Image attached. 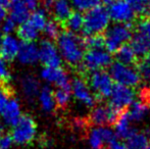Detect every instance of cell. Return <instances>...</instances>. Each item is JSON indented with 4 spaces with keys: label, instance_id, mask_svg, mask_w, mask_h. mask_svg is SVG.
<instances>
[{
    "label": "cell",
    "instance_id": "obj_51",
    "mask_svg": "<svg viewBox=\"0 0 150 149\" xmlns=\"http://www.w3.org/2000/svg\"><path fill=\"white\" fill-rule=\"evenodd\" d=\"M2 37H3V35H2V33L0 32V44H1V41H2Z\"/></svg>",
    "mask_w": 150,
    "mask_h": 149
},
{
    "label": "cell",
    "instance_id": "obj_25",
    "mask_svg": "<svg viewBox=\"0 0 150 149\" xmlns=\"http://www.w3.org/2000/svg\"><path fill=\"white\" fill-rule=\"evenodd\" d=\"M115 53L117 61L122 62V64L133 66L137 60V55L135 54L134 50L131 47L130 44H124L122 46H120Z\"/></svg>",
    "mask_w": 150,
    "mask_h": 149
},
{
    "label": "cell",
    "instance_id": "obj_44",
    "mask_svg": "<svg viewBox=\"0 0 150 149\" xmlns=\"http://www.w3.org/2000/svg\"><path fill=\"white\" fill-rule=\"evenodd\" d=\"M6 14H7V10H6V7L2 6L0 4V24L4 20V18H6Z\"/></svg>",
    "mask_w": 150,
    "mask_h": 149
},
{
    "label": "cell",
    "instance_id": "obj_46",
    "mask_svg": "<svg viewBox=\"0 0 150 149\" xmlns=\"http://www.w3.org/2000/svg\"><path fill=\"white\" fill-rule=\"evenodd\" d=\"M144 99H148V100H150V87L148 88V89H146L144 91ZM143 99V100H144Z\"/></svg>",
    "mask_w": 150,
    "mask_h": 149
},
{
    "label": "cell",
    "instance_id": "obj_15",
    "mask_svg": "<svg viewBox=\"0 0 150 149\" xmlns=\"http://www.w3.org/2000/svg\"><path fill=\"white\" fill-rule=\"evenodd\" d=\"M0 114L7 126H14L22 117V108L18 99L10 97L5 105L0 109Z\"/></svg>",
    "mask_w": 150,
    "mask_h": 149
},
{
    "label": "cell",
    "instance_id": "obj_33",
    "mask_svg": "<svg viewBox=\"0 0 150 149\" xmlns=\"http://www.w3.org/2000/svg\"><path fill=\"white\" fill-rule=\"evenodd\" d=\"M44 33L49 39H56L60 34V25L56 20H47L45 27L43 29Z\"/></svg>",
    "mask_w": 150,
    "mask_h": 149
},
{
    "label": "cell",
    "instance_id": "obj_48",
    "mask_svg": "<svg viewBox=\"0 0 150 149\" xmlns=\"http://www.w3.org/2000/svg\"><path fill=\"white\" fill-rule=\"evenodd\" d=\"M3 133H4V129H3V126L0 124V137H1L2 135H3Z\"/></svg>",
    "mask_w": 150,
    "mask_h": 149
},
{
    "label": "cell",
    "instance_id": "obj_43",
    "mask_svg": "<svg viewBox=\"0 0 150 149\" xmlns=\"http://www.w3.org/2000/svg\"><path fill=\"white\" fill-rule=\"evenodd\" d=\"M40 2L42 3V5H43L44 8H46V9H50V8H52V6H53L55 0H41Z\"/></svg>",
    "mask_w": 150,
    "mask_h": 149
},
{
    "label": "cell",
    "instance_id": "obj_37",
    "mask_svg": "<svg viewBox=\"0 0 150 149\" xmlns=\"http://www.w3.org/2000/svg\"><path fill=\"white\" fill-rule=\"evenodd\" d=\"M136 14H144L147 11V0H128Z\"/></svg>",
    "mask_w": 150,
    "mask_h": 149
},
{
    "label": "cell",
    "instance_id": "obj_8",
    "mask_svg": "<svg viewBox=\"0 0 150 149\" xmlns=\"http://www.w3.org/2000/svg\"><path fill=\"white\" fill-rule=\"evenodd\" d=\"M109 104L111 108L120 112L125 108L129 107L130 104L136 98V92L134 88L117 84L113 86L111 93L109 95Z\"/></svg>",
    "mask_w": 150,
    "mask_h": 149
},
{
    "label": "cell",
    "instance_id": "obj_13",
    "mask_svg": "<svg viewBox=\"0 0 150 149\" xmlns=\"http://www.w3.org/2000/svg\"><path fill=\"white\" fill-rule=\"evenodd\" d=\"M115 136L113 130L106 126H96L88 134V144L91 149H100Z\"/></svg>",
    "mask_w": 150,
    "mask_h": 149
},
{
    "label": "cell",
    "instance_id": "obj_27",
    "mask_svg": "<svg viewBox=\"0 0 150 149\" xmlns=\"http://www.w3.org/2000/svg\"><path fill=\"white\" fill-rule=\"evenodd\" d=\"M63 24L65 25L67 31L73 33H78L82 31L84 24V14L80 11H71V13L69 16V18L64 20Z\"/></svg>",
    "mask_w": 150,
    "mask_h": 149
},
{
    "label": "cell",
    "instance_id": "obj_40",
    "mask_svg": "<svg viewBox=\"0 0 150 149\" xmlns=\"http://www.w3.org/2000/svg\"><path fill=\"white\" fill-rule=\"evenodd\" d=\"M10 97H11V94H10L9 90L4 86H0V109L5 105V103Z\"/></svg>",
    "mask_w": 150,
    "mask_h": 149
},
{
    "label": "cell",
    "instance_id": "obj_18",
    "mask_svg": "<svg viewBox=\"0 0 150 149\" xmlns=\"http://www.w3.org/2000/svg\"><path fill=\"white\" fill-rule=\"evenodd\" d=\"M113 124H115L113 132L120 139H127L129 136H131L136 131V129L133 127V121L129 117L127 112H120Z\"/></svg>",
    "mask_w": 150,
    "mask_h": 149
},
{
    "label": "cell",
    "instance_id": "obj_22",
    "mask_svg": "<svg viewBox=\"0 0 150 149\" xmlns=\"http://www.w3.org/2000/svg\"><path fill=\"white\" fill-rule=\"evenodd\" d=\"M21 87H22L23 94L29 101H33L38 96L40 91V83L34 76L28 75L25 76L21 81Z\"/></svg>",
    "mask_w": 150,
    "mask_h": 149
},
{
    "label": "cell",
    "instance_id": "obj_50",
    "mask_svg": "<svg viewBox=\"0 0 150 149\" xmlns=\"http://www.w3.org/2000/svg\"><path fill=\"white\" fill-rule=\"evenodd\" d=\"M145 57H146V58H148V59H150V49H149V51L147 52V54H146V55H145Z\"/></svg>",
    "mask_w": 150,
    "mask_h": 149
},
{
    "label": "cell",
    "instance_id": "obj_14",
    "mask_svg": "<svg viewBox=\"0 0 150 149\" xmlns=\"http://www.w3.org/2000/svg\"><path fill=\"white\" fill-rule=\"evenodd\" d=\"M120 112L111 108L110 106H95L90 113V121L95 126H106L113 124Z\"/></svg>",
    "mask_w": 150,
    "mask_h": 149
},
{
    "label": "cell",
    "instance_id": "obj_39",
    "mask_svg": "<svg viewBox=\"0 0 150 149\" xmlns=\"http://www.w3.org/2000/svg\"><path fill=\"white\" fill-rule=\"evenodd\" d=\"M107 145H108V149H126L125 142L122 141V139H120L119 137H117V135L112 139L109 140Z\"/></svg>",
    "mask_w": 150,
    "mask_h": 149
},
{
    "label": "cell",
    "instance_id": "obj_20",
    "mask_svg": "<svg viewBox=\"0 0 150 149\" xmlns=\"http://www.w3.org/2000/svg\"><path fill=\"white\" fill-rule=\"evenodd\" d=\"M127 112L133 123H141L149 114V106L145 100H134Z\"/></svg>",
    "mask_w": 150,
    "mask_h": 149
},
{
    "label": "cell",
    "instance_id": "obj_16",
    "mask_svg": "<svg viewBox=\"0 0 150 149\" xmlns=\"http://www.w3.org/2000/svg\"><path fill=\"white\" fill-rule=\"evenodd\" d=\"M16 58L21 64L25 66H32L39 60V52L38 46L35 42H26L23 41L20 43V48Z\"/></svg>",
    "mask_w": 150,
    "mask_h": 149
},
{
    "label": "cell",
    "instance_id": "obj_42",
    "mask_svg": "<svg viewBox=\"0 0 150 149\" xmlns=\"http://www.w3.org/2000/svg\"><path fill=\"white\" fill-rule=\"evenodd\" d=\"M23 1L30 10H35L39 6L41 0H23Z\"/></svg>",
    "mask_w": 150,
    "mask_h": 149
},
{
    "label": "cell",
    "instance_id": "obj_53",
    "mask_svg": "<svg viewBox=\"0 0 150 149\" xmlns=\"http://www.w3.org/2000/svg\"><path fill=\"white\" fill-rule=\"evenodd\" d=\"M100 149H103V148H100Z\"/></svg>",
    "mask_w": 150,
    "mask_h": 149
},
{
    "label": "cell",
    "instance_id": "obj_17",
    "mask_svg": "<svg viewBox=\"0 0 150 149\" xmlns=\"http://www.w3.org/2000/svg\"><path fill=\"white\" fill-rule=\"evenodd\" d=\"M20 48V41L12 35H4L0 44V55L6 60L10 61L16 58Z\"/></svg>",
    "mask_w": 150,
    "mask_h": 149
},
{
    "label": "cell",
    "instance_id": "obj_34",
    "mask_svg": "<svg viewBox=\"0 0 150 149\" xmlns=\"http://www.w3.org/2000/svg\"><path fill=\"white\" fill-rule=\"evenodd\" d=\"M137 34H139L150 45V18H143L137 26Z\"/></svg>",
    "mask_w": 150,
    "mask_h": 149
},
{
    "label": "cell",
    "instance_id": "obj_32",
    "mask_svg": "<svg viewBox=\"0 0 150 149\" xmlns=\"http://www.w3.org/2000/svg\"><path fill=\"white\" fill-rule=\"evenodd\" d=\"M85 48L92 49V48H103L104 47V38L101 34L96 35H88L83 39Z\"/></svg>",
    "mask_w": 150,
    "mask_h": 149
},
{
    "label": "cell",
    "instance_id": "obj_5",
    "mask_svg": "<svg viewBox=\"0 0 150 149\" xmlns=\"http://www.w3.org/2000/svg\"><path fill=\"white\" fill-rule=\"evenodd\" d=\"M37 133V126L34 119L30 115H22L18 123L12 126L11 138L14 143L18 145H26L35 139Z\"/></svg>",
    "mask_w": 150,
    "mask_h": 149
},
{
    "label": "cell",
    "instance_id": "obj_12",
    "mask_svg": "<svg viewBox=\"0 0 150 149\" xmlns=\"http://www.w3.org/2000/svg\"><path fill=\"white\" fill-rule=\"evenodd\" d=\"M42 80L49 84H54L57 88H65L71 89V82L69 80V76L60 66L53 68V66H44L41 71Z\"/></svg>",
    "mask_w": 150,
    "mask_h": 149
},
{
    "label": "cell",
    "instance_id": "obj_26",
    "mask_svg": "<svg viewBox=\"0 0 150 149\" xmlns=\"http://www.w3.org/2000/svg\"><path fill=\"white\" fill-rule=\"evenodd\" d=\"M16 34L22 41L34 42L39 37V31L34 28L28 22H25L23 24H20V27L16 30Z\"/></svg>",
    "mask_w": 150,
    "mask_h": 149
},
{
    "label": "cell",
    "instance_id": "obj_24",
    "mask_svg": "<svg viewBox=\"0 0 150 149\" xmlns=\"http://www.w3.org/2000/svg\"><path fill=\"white\" fill-rule=\"evenodd\" d=\"M53 14L58 23H64V20L71 13V4L67 0H55L53 6Z\"/></svg>",
    "mask_w": 150,
    "mask_h": 149
},
{
    "label": "cell",
    "instance_id": "obj_28",
    "mask_svg": "<svg viewBox=\"0 0 150 149\" xmlns=\"http://www.w3.org/2000/svg\"><path fill=\"white\" fill-rule=\"evenodd\" d=\"M131 47L133 48L137 57H144L150 49V45L139 34H135L131 38Z\"/></svg>",
    "mask_w": 150,
    "mask_h": 149
},
{
    "label": "cell",
    "instance_id": "obj_9",
    "mask_svg": "<svg viewBox=\"0 0 150 149\" xmlns=\"http://www.w3.org/2000/svg\"><path fill=\"white\" fill-rule=\"evenodd\" d=\"M107 11L110 20L120 24H131L136 18V13L128 0H115L108 4Z\"/></svg>",
    "mask_w": 150,
    "mask_h": 149
},
{
    "label": "cell",
    "instance_id": "obj_6",
    "mask_svg": "<svg viewBox=\"0 0 150 149\" xmlns=\"http://www.w3.org/2000/svg\"><path fill=\"white\" fill-rule=\"evenodd\" d=\"M83 68L90 72L104 70L112 62V56L104 48H92L84 53Z\"/></svg>",
    "mask_w": 150,
    "mask_h": 149
},
{
    "label": "cell",
    "instance_id": "obj_36",
    "mask_svg": "<svg viewBox=\"0 0 150 149\" xmlns=\"http://www.w3.org/2000/svg\"><path fill=\"white\" fill-rule=\"evenodd\" d=\"M141 79H143L145 82H150V59L145 58L140 64H138L137 68Z\"/></svg>",
    "mask_w": 150,
    "mask_h": 149
},
{
    "label": "cell",
    "instance_id": "obj_35",
    "mask_svg": "<svg viewBox=\"0 0 150 149\" xmlns=\"http://www.w3.org/2000/svg\"><path fill=\"white\" fill-rule=\"evenodd\" d=\"M10 80V71L7 61L0 55V86H4Z\"/></svg>",
    "mask_w": 150,
    "mask_h": 149
},
{
    "label": "cell",
    "instance_id": "obj_30",
    "mask_svg": "<svg viewBox=\"0 0 150 149\" xmlns=\"http://www.w3.org/2000/svg\"><path fill=\"white\" fill-rule=\"evenodd\" d=\"M71 98V89H65V88H58L54 92V100L55 103L59 107H65L69 103Z\"/></svg>",
    "mask_w": 150,
    "mask_h": 149
},
{
    "label": "cell",
    "instance_id": "obj_31",
    "mask_svg": "<svg viewBox=\"0 0 150 149\" xmlns=\"http://www.w3.org/2000/svg\"><path fill=\"white\" fill-rule=\"evenodd\" d=\"M100 0H71V4L74 8L77 9V11L86 12L91 8L100 4Z\"/></svg>",
    "mask_w": 150,
    "mask_h": 149
},
{
    "label": "cell",
    "instance_id": "obj_29",
    "mask_svg": "<svg viewBox=\"0 0 150 149\" xmlns=\"http://www.w3.org/2000/svg\"><path fill=\"white\" fill-rule=\"evenodd\" d=\"M47 20V16L43 9H35L33 13H30V16L27 22L40 32V31H43Z\"/></svg>",
    "mask_w": 150,
    "mask_h": 149
},
{
    "label": "cell",
    "instance_id": "obj_4",
    "mask_svg": "<svg viewBox=\"0 0 150 149\" xmlns=\"http://www.w3.org/2000/svg\"><path fill=\"white\" fill-rule=\"evenodd\" d=\"M109 75L113 82L128 87L135 88L141 82V78L136 68L120 61L111 62L109 66Z\"/></svg>",
    "mask_w": 150,
    "mask_h": 149
},
{
    "label": "cell",
    "instance_id": "obj_10",
    "mask_svg": "<svg viewBox=\"0 0 150 149\" xmlns=\"http://www.w3.org/2000/svg\"><path fill=\"white\" fill-rule=\"evenodd\" d=\"M38 52L39 60L45 66L58 68L62 64V58L57 49V46L50 40L42 41L38 46Z\"/></svg>",
    "mask_w": 150,
    "mask_h": 149
},
{
    "label": "cell",
    "instance_id": "obj_49",
    "mask_svg": "<svg viewBox=\"0 0 150 149\" xmlns=\"http://www.w3.org/2000/svg\"><path fill=\"white\" fill-rule=\"evenodd\" d=\"M147 11L150 13V0H147Z\"/></svg>",
    "mask_w": 150,
    "mask_h": 149
},
{
    "label": "cell",
    "instance_id": "obj_7",
    "mask_svg": "<svg viewBox=\"0 0 150 149\" xmlns=\"http://www.w3.org/2000/svg\"><path fill=\"white\" fill-rule=\"evenodd\" d=\"M89 87L99 98H108L113 88V80L103 70L94 71L89 76Z\"/></svg>",
    "mask_w": 150,
    "mask_h": 149
},
{
    "label": "cell",
    "instance_id": "obj_38",
    "mask_svg": "<svg viewBox=\"0 0 150 149\" xmlns=\"http://www.w3.org/2000/svg\"><path fill=\"white\" fill-rule=\"evenodd\" d=\"M1 33L4 35H9L16 29V23L11 18H4V20L1 23Z\"/></svg>",
    "mask_w": 150,
    "mask_h": 149
},
{
    "label": "cell",
    "instance_id": "obj_1",
    "mask_svg": "<svg viewBox=\"0 0 150 149\" xmlns=\"http://www.w3.org/2000/svg\"><path fill=\"white\" fill-rule=\"evenodd\" d=\"M57 39V49L59 54L67 64L71 66H77L82 62L85 45L83 39H81L76 33L64 31L60 32Z\"/></svg>",
    "mask_w": 150,
    "mask_h": 149
},
{
    "label": "cell",
    "instance_id": "obj_47",
    "mask_svg": "<svg viewBox=\"0 0 150 149\" xmlns=\"http://www.w3.org/2000/svg\"><path fill=\"white\" fill-rule=\"evenodd\" d=\"M9 2H10V0H0V4H1L2 6H4V7H8Z\"/></svg>",
    "mask_w": 150,
    "mask_h": 149
},
{
    "label": "cell",
    "instance_id": "obj_3",
    "mask_svg": "<svg viewBox=\"0 0 150 149\" xmlns=\"http://www.w3.org/2000/svg\"><path fill=\"white\" fill-rule=\"evenodd\" d=\"M133 36L131 24H115L108 26L105 30L104 47L110 53H115L124 44L128 43Z\"/></svg>",
    "mask_w": 150,
    "mask_h": 149
},
{
    "label": "cell",
    "instance_id": "obj_41",
    "mask_svg": "<svg viewBox=\"0 0 150 149\" xmlns=\"http://www.w3.org/2000/svg\"><path fill=\"white\" fill-rule=\"evenodd\" d=\"M12 143L13 141L10 135H2L0 137V149H10Z\"/></svg>",
    "mask_w": 150,
    "mask_h": 149
},
{
    "label": "cell",
    "instance_id": "obj_2",
    "mask_svg": "<svg viewBox=\"0 0 150 149\" xmlns=\"http://www.w3.org/2000/svg\"><path fill=\"white\" fill-rule=\"evenodd\" d=\"M110 24L108 11L105 7L97 5L84 14V24L82 31L86 36L96 35L105 32Z\"/></svg>",
    "mask_w": 150,
    "mask_h": 149
},
{
    "label": "cell",
    "instance_id": "obj_52",
    "mask_svg": "<svg viewBox=\"0 0 150 149\" xmlns=\"http://www.w3.org/2000/svg\"><path fill=\"white\" fill-rule=\"evenodd\" d=\"M146 149H150V142H149V144H148V146L146 147Z\"/></svg>",
    "mask_w": 150,
    "mask_h": 149
},
{
    "label": "cell",
    "instance_id": "obj_23",
    "mask_svg": "<svg viewBox=\"0 0 150 149\" xmlns=\"http://www.w3.org/2000/svg\"><path fill=\"white\" fill-rule=\"evenodd\" d=\"M38 99L42 109L46 112H52L56 107L55 100H54V92L50 86H44L40 88Z\"/></svg>",
    "mask_w": 150,
    "mask_h": 149
},
{
    "label": "cell",
    "instance_id": "obj_21",
    "mask_svg": "<svg viewBox=\"0 0 150 149\" xmlns=\"http://www.w3.org/2000/svg\"><path fill=\"white\" fill-rule=\"evenodd\" d=\"M150 142V131H135L125 142L126 149H146Z\"/></svg>",
    "mask_w": 150,
    "mask_h": 149
},
{
    "label": "cell",
    "instance_id": "obj_19",
    "mask_svg": "<svg viewBox=\"0 0 150 149\" xmlns=\"http://www.w3.org/2000/svg\"><path fill=\"white\" fill-rule=\"evenodd\" d=\"M8 7L10 8V18L13 20L16 24H23L27 22L30 16V9L27 7L23 0H10Z\"/></svg>",
    "mask_w": 150,
    "mask_h": 149
},
{
    "label": "cell",
    "instance_id": "obj_11",
    "mask_svg": "<svg viewBox=\"0 0 150 149\" xmlns=\"http://www.w3.org/2000/svg\"><path fill=\"white\" fill-rule=\"evenodd\" d=\"M71 95L83 105L93 107L96 102V96L90 89L88 83L82 78H76L71 85Z\"/></svg>",
    "mask_w": 150,
    "mask_h": 149
},
{
    "label": "cell",
    "instance_id": "obj_45",
    "mask_svg": "<svg viewBox=\"0 0 150 149\" xmlns=\"http://www.w3.org/2000/svg\"><path fill=\"white\" fill-rule=\"evenodd\" d=\"M75 125H76V127H77L78 129H83V128L85 127L86 123H85V121L79 119H77V121H75Z\"/></svg>",
    "mask_w": 150,
    "mask_h": 149
}]
</instances>
